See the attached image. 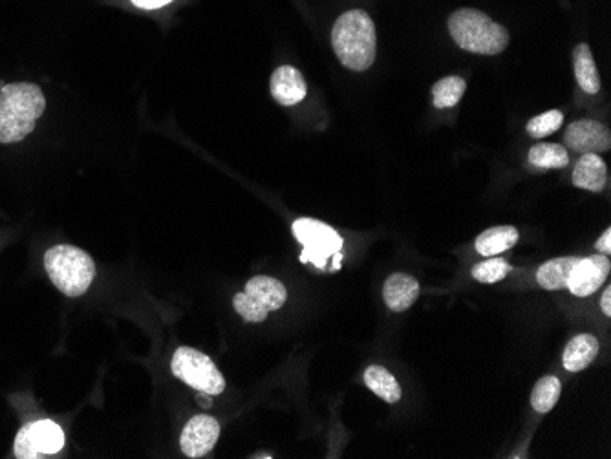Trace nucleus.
Wrapping results in <instances>:
<instances>
[{
  "label": "nucleus",
  "mask_w": 611,
  "mask_h": 459,
  "mask_svg": "<svg viewBox=\"0 0 611 459\" xmlns=\"http://www.w3.org/2000/svg\"><path fill=\"white\" fill-rule=\"evenodd\" d=\"M333 52L352 72H366L377 55L376 24L363 10L343 13L332 30Z\"/></svg>",
  "instance_id": "1"
},
{
  "label": "nucleus",
  "mask_w": 611,
  "mask_h": 459,
  "mask_svg": "<svg viewBox=\"0 0 611 459\" xmlns=\"http://www.w3.org/2000/svg\"><path fill=\"white\" fill-rule=\"evenodd\" d=\"M46 108L41 86L11 83L0 88V143H19L32 134Z\"/></svg>",
  "instance_id": "2"
},
{
  "label": "nucleus",
  "mask_w": 611,
  "mask_h": 459,
  "mask_svg": "<svg viewBox=\"0 0 611 459\" xmlns=\"http://www.w3.org/2000/svg\"><path fill=\"white\" fill-rule=\"evenodd\" d=\"M449 32L461 50L478 55H498L509 46V32L487 13L461 8L449 17Z\"/></svg>",
  "instance_id": "3"
},
{
  "label": "nucleus",
  "mask_w": 611,
  "mask_h": 459,
  "mask_svg": "<svg viewBox=\"0 0 611 459\" xmlns=\"http://www.w3.org/2000/svg\"><path fill=\"white\" fill-rule=\"evenodd\" d=\"M44 269L66 297H81L96 277V264L83 249L55 246L44 255Z\"/></svg>",
  "instance_id": "4"
},
{
  "label": "nucleus",
  "mask_w": 611,
  "mask_h": 459,
  "mask_svg": "<svg viewBox=\"0 0 611 459\" xmlns=\"http://www.w3.org/2000/svg\"><path fill=\"white\" fill-rule=\"evenodd\" d=\"M293 235L304 247L302 262H310L321 269L333 264V269H339L343 238L333 227L313 218H299L293 222Z\"/></svg>",
  "instance_id": "5"
},
{
  "label": "nucleus",
  "mask_w": 611,
  "mask_h": 459,
  "mask_svg": "<svg viewBox=\"0 0 611 459\" xmlns=\"http://www.w3.org/2000/svg\"><path fill=\"white\" fill-rule=\"evenodd\" d=\"M172 374L185 385L205 395H220L226 390V379L216 364L205 355L189 346L178 348L172 355Z\"/></svg>",
  "instance_id": "6"
},
{
  "label": "nucleus",
  "mask_w": 611,
  "mask_h": 459,
  "mask_svg": "<svg viewBox=\"0 0 611 459\" xmlns=\"http://www.w3.org/2000/svg\"><path fill=\"white\" fill-rule=\"evenodd\" d=\"M65 447V432L54 421L41 419L21 428L15 438V458L37 459L57 454Z\"/></svg>",
  "instance_id": "7"
},
{
  "label": "nucleus",
  "mask_w": 611,
  "mask_h": 459,
  "mask_svg": "<svg viewBox=\"0 0 611 459\" xmlns=\"http://www.w3.org/2000/svg\"><path fill=\"white\" fill-rule=\"evenodd\" d=\"M611 264L608 255H591L579 258L568 277V291L575 297H590L601 289L610 277Z\"/></svg>",
  "instance_id": "8"
},
{
  "label": "nucleus",
  "mask_w": 611,
  "mask_h": 459,
  "mask_svg": "<svg viewBox=\"0 0 611 459\" xmlns=\"http://www.w3.org/2000/svg\"><path fill=\"white\" fill-rule=\"evenodd\" d=\"M220 423L213 416H194L183 428L180 447L187 458H204L215 449L220 438Z\"/></svg>",
  "instance_id": "9"
},
{
  "label": "nucleus",
  "mask_w": 611,
  "mask_h": 459,
  "mask_svg": "<svg viewBox=\"0 0 611 459\" xmlns=\"http://www.w3.org/2000/svg\"><path fill=\"white\" fill-rule=\"evenodd\" d=\"M566 147L580 154H601L611 149V132L604 123L595 119H579L569 125L564 134Z\"/></svg>",
  "instance_id": "10"
},
{
  "label": "nucleus",
  "mask_w": 611,
  "mask_h": 459,
  "mask_svg": "<svg viewBox=\"0 0 611 459\" xmlns=\"http://www.w3.org/2000/svg\"><path fill=\"white\" fill-rule=\"evenodd\" d=\"M271 96L282 107L299 105L308 94L304 75L290 65L279 66L271 75Z\"/></svg>",
  "instance_id": "11"
},
{
  "label": "nucleus",
  "mask_w": 611,
  "mask_h": 459,
  "mask_svg": "<svg viewBox=\"0 0 611 459\" xmlns=\"http://www.w3.org/2000/svg\"><path fill=\"white\" fill-rule=\"evenodd\" d=\"M573 185L584 189L588 193H602L608 185V167L601 158V154L586 152L580 156L573 171Z\"/></svg>",
  "instance_id": "12"
},
{
  "label": "nucleus",
  "mask_w": 611,
  "mask_h": 459,
  "mask_svg": "<svg viewBox=\"0 0 611 459\" xmlns=\"http://www.w3.org/2000/svg\"><path fill=\"white\" fill-rule=\"evenodd\" d=\"M244 293L266 311L280 310L288 299L286 286L277 278L264 277V275L247 280Z\"/></svg>",
  "instance_id": "13"
},
{
  "label": "nucleus",
  "mask_w": 611,
  "mask_h": 459,
  "mask_svg": "<svg viewBox=\"0 0 611 459\" xmlns=\"http://www.w3.org/2000/svg\"><path fill=\"white\" fill-rule=\"evenodd\" d=\"M419 297L418 280L407 273H394L386 278L383 299L392 311H405L414 306Z\"/></svg>",
  "instance_id": "14"
},
{
  "label": "nucleus",
  "mask_w": 611,
  "mask_h": 459,
  "mask_svg": "<svg viewBox=\"0 0 611 459\" xmlns=\"http://www.w3.org/2000/svg\"><path fill=\"white\" fill-rule=\"evenodd\" d=\"M601 350V344L597 341L595 335L591 333H582L573 337L568 342L564 355H562V363L568 372H582L590 366Z\"/></svg>",
  "instance_id": "15"
},
{
  "label": "nucleus",
  "mask_w": 611,
  "mask_h": 459,
  "mask_svg": "<svg viewBox=\"0 0 611 459\" xmlns=\"http://www.w3.org/2000/svg\"><path fill=\"white\" fill-rule=\"evenodd\" d=\"M518 236L520 235L513 225L491 227L476 238V251L485 258L498 257L516 246Z\"/></svg>",
  "instance_id": "16"
},
{
  "label": "nucleus",
  "mask_w": 611,
  "mask_h": 459,
  "mask_svg": "<svg viewBox=\"0 0 611 459\" xmlns=\"http://www.w3.org/2000/svg\"><path fill=\"white\" fill-rule=\"evenodd\" d=\"M573 65H575V77L580 88L595 96L601 92V75L595 66V59L591 54L590 46L586 43H580L575 52H573Z\"/></svg>",
  "instance_id": "17"
},
{
  "label": "nucleus",
  "mask_w": 611,
  "mask_h": 459,
  "mask_svg": "<svg viewBox=\"0 0 611 459\" xmlns=\"http://www.w3.org/2000/svg\"><path fill=\"white\" fill-rule=\"evenodd\" d=\"M579 257L553 258L538 267L536 282L547 291H560L568 288V277Z\"/></svg>",
  "instance_id": "18"
},
{
  "label": "nucleus",
  "mask_w": 611,
  "mask_h": 459,
  "mask_svg": "<svg viewBox=\"0 0 611 459\" xmlns=\"http://www.w3.org/2000/svg\"><path fill=\"white\" fill-rule=\"evenodd\" d=\"M365 383L377 397H381L390 405H394L401 399V386L397 383L396 377L383 366L366 368Z\"/></svg>",
  "instance_id": "19"
},
{
  "label": "nucleus",
  "mask_w": 611,
  "mask_h": 459,
  "mask_svg": "<svg viewBox=\"0 0 611 459\" xmlns=\"http://www.w3.org/2000/svg\"><path fill=\"white\" fill-rule=\"evenodd\" d=\"M529 163L536 169H564L568 167V149L557 143H538L529 150Z\"/></svg>",
  "instance_id": "20"
},
{
  "label": "nucleus",
  "mask_w": 611,
  "mask_h": 459,
  "mask_svg": "<svg viewBox=\"0 0 611 459\" xmlns=\"http://www.w3.org/2000/svg\"><path fill=\"white\" fill-rule=\"evenodd\" d=\"M467 90V81L460 75H449L443 77L436 85L432 86V99L434 107L451 108L460 103L461 97Z\"/></svg>",
  "instance_id": "21"
},
{
  "label": "nucleus",
  "mask_w": 611,
  "mask_h": 459,
  "mask_svg": "<svg viewBox=\"0 0 611 459\" xmlns=\"http://www.w3.org/2000/svg\"><path fill=\"white\" fill-rule=\"evenodd\" d=\"M562 392V383L560 379L555 375H546L542 377L535 388H533V394H531V405L535 408L536 412L540 414H547L551 412L555 405L558 403V397Z\"/></svg>",
  "instance_id": "22"
},
{
  "label": "nucleus",
  "mask_w": 611,
  "mask_h": 459,
  "mask_svg": "<svg viewBox=\"0 0 611 459\" xmlns=\"http://www.w3.org/2000/svg\"><path fill=\"white\" fill-rule=\"evenodd\" d=\"M511 273V266L504 258L491 257L472 267V278L482 284H496Z\"/></svg>",
  "instance_id": "23"
},
{
  "label": "nucleus",
  "mask_w": 611,
  "mask_h": 459,
  "mask_svg": "<svg viewBox=\"0 0 611 459\" xmlns=\"http://www.w3.org/2000/svg\"><path fill=\"white\" fill-rule=\"evenodd\" d=\"M562 123H564V114L560 110H549V112H544L540 116H535L527 123V134L531 138H546V136H551L553 132H557L562 127Z\"/></svg>",
  "instance_id": "24"
},
{
  "label": "nucleus",
  "mask_w": 611,
  "mask_h": 459,
  "mask_svg": "<svg viewBox=\"0 0 611 459\" xmlns=\"http://www.w3.org/2000/svg\"><path fill=\"white\" fill-rule=\"evenodd\" d=\"M233 306H235L236 313L246 322H264L268 317L269 311L260 308L257 302L249 299L244 291L235 295Z\"/></svg>",
  "instance_id": "25"
},
{
  "label": "nucleus",
  "mask_w": 611,
  "mask_h": 459,
  "mask_svg": "<svg viewBox=\"0 0 611 459\" xmlns=\"http://www.w3.org/2000/svg\"><path fill=\"white\" fill-rule=\"evenodd\" d=\"M130 2L141 10H160L163 6L171 4L172 0H130Z\"/></svg>",
  "instance_id": "26"
},
{
  "label": "nucleus",
  "mask_w": 611,
  "mask_h": 459,
  "mask_svg": "<svg viewBox=\"0 0 611 459\" xmlns=\"http://www.w3.org/2000/svg\"><path fill=\"white\" fill-rule=\"evenodd\" d=\"M595 249L597 251H601L602 255H610L611 253V229L608 227L604 233H602L601 238L597 240V244H595Z\"/></svg>",
  "instance_id": "27"
},
{
  "label": "nucleus",
  "mask_w": 611,
  "mask_h": 459,
  "mask_svg": "<svg viewBox=\"0 0 611 459\" xmlns=\"http://www.w3.org/2000/svg\"><path fill=\"white\" fill-rule=\"evenodd\" d=\"M601 310L604 311L606 317H611V288L604 289L601 297Z\"/></svg>",
  "instance_id": "28"
}]
</instances>
